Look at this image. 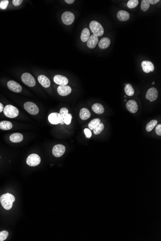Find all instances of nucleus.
Listing matches in <instances>:
<instances>
[{"instance_id": "nucleus-8", "label": "nucleus", "mask_w": 161, "mask_h": 241, "mask_svg": "<svg viewBox=\"0 0 161 241\" xmlns=\"http://www.w3.org/2000/svg\"><path fill=\"white\" fill-rule=\"evenodd\" d=\"M158 96V90L154 87L150 88L148 91L146 93V97L147 99L149 100L150 102H153L157 99Z\"/></svg>"}, {"instance_id": "nucleus-13", "label": "nucleus", "mask_w": 161, "mask_h": 241, "mask_svg": "<svg viewBox=\"0 0 161 241\" xmlns=\"http://www.w3.org/2000/svg\"><path fill=\"white\" fill-rule=\"evenodd\" d=\"M54 82L56 84L60 86L67 85L68 84V80L65 77L60 75H56L54 77Z\"/></svg>"}, {"instance_id": "nucleus-33", "label": "nucleus", "mask_w": 161, "mask_h": 241, "mask_svg": "<svg viewBox=\"0 0 161 241\" xmlns=\"http://www.w3.org/2000/svg\"><path fill=\"white\" fill-rule=\"evenodd\" d=\"M72 115L71 114L68 113V114H67L65 117L64 119V124L66 125H70L71 123V120H72Z\"/></svg>"}, {"instance_id": "nucleus-4", "label": "nucleus", "mask_w": 161, "mask_h": 241, "mask_svg": "<svg viewBox=\"0 0 161 241\" xmlns=\"http://www.w3.org/2000/svg\"><path fill=\"white\" fill-rule=\"evenodd\" d=\"M21 79L24 84L29 87H33L35 85V79L29 73H24L21 76Z\"/></svg>"}, {"instance_id": "nucleus-17", "label": "nucleus", "mask_w": 161, "mask_h": 241, "mask_svg": "<svg viewBox=\"0 0 161 241\" xmlns=\"http://www.w3.org/2000/svg\"><path fill=\"white\" fill-rule=\"evenodd\" d=\"M38 80L39 82L44 87L48 88L50 86V80H49L47 76L44 75H41L38 77Z\"/></svg>"}, {"instance_id": "nucleus-21", "label": "nucleus", "mask_w": 161, "mask_h": 241, "mask_svg": "<svg viewBox=\"0 0 161 241\" xmlns=\"http://www.w3.org/2000/svg\"><path fill=\"white\" fill-rule=\"evenodd\" d=\"M91 116V113L88 109L83 108L80 111V117L82 120H87Z\"/></svg>"}, {"instance_id": "nucleus-1", "label": "nucleus", "mask_w": 161, "mask_h": 241, "mask_svg": "<svg viewBox=\"0 0 161 241\" xmlns=\"http://www.w3.org/2000/svg\"><path fill=\"white\" fill-rule=\"evenodd\" d=\"M15 201V196L9 193L4 194L0 197V202L1 205L6 210H10L12 209L13 204Z\"/></svg>"}, {"instance_id": "nucleus-15", "label": "nucleus", "mask_w": 161, "mask_h": 241, "mask_svg": "<svg viewBox=\"0 0 161 241\" xmlns=\"http://www.w3.org/2000/svg\"><path fill=\"white\" fill-rule=\"evenodd\" d=\"M126 108L127 110L131 113H135L138 110V105L137 103L134 100H131L127 102L126 103Z\"/></svg>"}, {"instance_id": "nucleus-20", "label": "nucleus", "mask_w": 161, "mask_h": 241, "mask_svg": "<svg viewBox=\"0 0 161 241\" xmlns=\"http://www.w3.org/2000/svg\"><path fill=\"white\" fill-rule=\"evenodd\" d=\"M23 140V136L19 133H15L10 136V140L14 143H20Z\"/></svg>"}, {"instance_id": "nucleus-22", "label": "nucleus", "mask_w": 161, "mask_h": 241, "mask_svg": "<svg viewBox=\"0 0 161 241\" xmlns=\"http://www.w3.org/2000/svg\"><path fill=\"white\" fill-rule=\"evenodd\" d=\"M92 109L95 113L97 114H101L104 112V108L102 105L100 103H96L93 105Z\"/></svg>"}, {"instance_id": "nucleus-35", "label": "nucleus", "mask_w": 161, "mask_h": 241, "mask_svg": "<svg viewBox=\"0 0 161 241\" xmlns=\"http://www.w3.org/2000/svg\"><path fill=\"white\" fill-rule=\"evenodd\" d=\"M84 132H85V136H86V137L87 138L89 139V138L91 137L92 133L91 132L90 129H84Z\"/></svg>"}, {"instance_id": "nucleus-29", "label": "nucleus", "mask_w": 161, "mask_h": 241, "mask_svg": "<svg viewBox=\"0 0 161 241\" xmlns=\"http://www.w3.org/2000/svg\"><path fill=\"white\" fill-rule=\"evenodd\" d=\"M150 6V4L149 3V0H142L141 3V8L142 11L146 12L149 9Z\"/></svg>"}, {"instance_id": "nucleus-2", "label": "nucleus", "mask_w": 161, "mask_h": 241, "mask_svg": "<svg viewBox=\"0 0 161 241\" xmlns=\"http://www.w3.org/2000/svg\"><path fill=\"white\" fill-rule=\"evenodd\" d=\"M89 27L93 35L97 37L101 36L104 34V30L102 26L97 21H92L90 22Z\"/></svg>"}, {"instance_id": "nucleus-3", "label": "nucleus", "mask_w": 161, "mask_h": 241, "mask_svg": "<svg viewBox=\"0 0 161 241\" xmlns=\"http://www.w3.org/2000/svg\"><path fill=\"white\" fill-rule=\"evenodd\" d=\"M4 113L7 117L15 118L17 117L19 114V111L15 106L12 105H6L4 108Z\"/></svg>"}, {"instance_id": "nucleus-18", "label": "nucleus", "mask_w": 161, "mask_h": 241, "mask_svg": "<svg viewBox=\"0 0 161 241\" xmlns=\"http://www.w3.org/2000/svg\"><path fill=\"white\" fill-rule=\"evenodd\" d=\"M117 16L118 19L121 21H126L129 19L130 14L127 11L120 10L118 12Z\"/></svg>"}, {"instance_id": "nucleus-42", "label": "nucleus", "mask_w": 161, "mask_h": 241, "mask_svg": "<svg viewBox=\"0 0 161 241\" xmlns=\"http://www.w3.org/2000/svg\"><path fill=\"white\" fill-rule=\"evenodd\" d=\"M126 101H127V100H126V99L124 100V101H125V102H126Z\"/></svg>"}, {"instance_id": "nucleus-10", "label": "nucleus", "mask_w": 161, "mask_h": 241, "mask_svg": "<svg viewBox=\"0 0 161 241\" xmlns=\"http://www.w3.org/2000/svg\"><path fill=\"white\" fill-rule=\"evenodd\" d=\"M7 86L10 90L15 93H20L22 91V87L18 82L14 80H10L7 82Z\"/></svg>"}, {"instance_id": "nucleus-39", "label": "nucleus", "mask_w": 161, "mask_h": 241, "mask_svg": "<svg viewBox=\"0 0 161 241\" xmlns=\"http://www.w3.org/2000/svg\"><path fill=\"white\" fill-rule=\"evenodd\" d=\"M65 1L68 4H72L75 1L74 0H65Z\"/></svg>"}, {"instance_id": "nucleus-9", "label": "nucleus", "mask_w": 161, "mask_h": 241, "mask_svg": "<svg viewBox=\"0 0 161 241\" xmlns=\"http://www.w3.org/2000/svg\"><path fill=\"white\" fill-rule=\"evenodd\" d=\"M66 147L62 145H57L54 146L52 150V153L55 157H59L64 154Z\"/></svg>"}, {"instance_id": "nucleus-41", "label": "nucleus", "mask_w": 161, "mask_h": 241, "mask_svg": "<svg viewBox=\"0 0 161 241\" xmlns=\"http://www.w3.org/2000/svg\"><path fill=\"white\" fill-rule=\"evenodd\" d=\"M154 83H154V82H153V83H152V84L154 85Z\"/></svg>"}, {"instance_id": "nucleus-26", "label": "nucleus", "mask_w": 161, "mask_h": 241, "mask_svg": "<svg viewBox=\"0 0 161 241\" xmlns=\"http://www.w3.org/2000/svg\"><path fill=\"white\" fill-rule=\"evenodd\" d=\"M100 123H101V120L100 119H94L90 121V122L89 123V129H90L91 130H93Z\"/></svg>"}, {"instance_id": "nucleus-16", "label": "nucleus", "mask_w": 161, "mask_h": 241, "mask_svg": "<svg viewBox=\"0 0 161 241\" xmlns=\"http://www.w3.org/2000/svg\"><path fill=\"white\" fill-rule=\"evenodd\" d=\"M87 41L88 47L90 49H94L97 46V44H98V37L95 35H92L89 37Z\"/></svg>"}, {"instance_id": "nucleus-23", "label": "nucleus", "mask_w": 161, "mask_h": 241, "mask_svg": "<svg viewBox=\"0 0 161 241\" xmlns=\"http://www.w3.org/2000/svg\"><path fill=\"white\" fill-rule=\"evenodd\" d=\"M90 31L87 28H85L82 31L80 35V39L83 42H86L90 37Z\"/></svg>"}, {"instance_id": "nucleus-25", "label": "nucleus", "mask_w": 161, "mask_h": 241, "mask_svg": "<svg viewBox=\"0 0 161 241\" xmlns=\"http://www.w3.org/2000/svg\"><path fill=\"white\" fill-rule=\"evenodd\" d=\"M124 91L127 96H132L135 93V90L130 84H127L124 88Z\"/></svg>"}, {"instance_id": "nucleus-6", "label": "nucleus", "mask_w": 161, "mask_h": 241, "mask_svg": "<svg viewBox=\"0 0 161 241\" xmlns=\"http://www.w3.org/2000/svg\"><path fill=\"white\" fill-rule=\"evenodd\" d=\"M25 110L28 113L32 115H37L39 112V109L37 105L32 102H27L24 105Z\"/></svg>"}, {"instance_id": "nucleus-19", "label": "nucleus", "mask_w": 161, "mask_h": 241, "mask_svg": "<svg viewBox=\"0 0 161 241\" xmlns=\"http://www.w3.org/2000/svg\"><path fill=\"white\" fill-rule=\"evenodd\" d=\"M110 44L111 40L107 37L103 38L98 42V46L101 49H105L108 48Z\"/></svg>"}, {"instance_id": "nucleus-11", "label": "nucleus", "mask_w": 161, "mask_h": 241, "mask_svg": "<svg viewBox=\"0 0 161 241\" xmlns=\"http://www.w3.org/2000/svg\"><path fill=\"white\" fill-rule=\"evenodd\" d=\"M48 120L51 124L56 125L60 124L61 121V118L59 113H52L48 116Z\"/></svg>"}, {"instance_id": "nucleus-31", "label": "nucleus", "mask_w": 161, "mask_h": 241, "mask_svg": "<svg viewBox=\"0 0 161 241\" xmlns=\"http://www.w3.org/2000/svg\"><path fill=\"white\" fill-rule=\"evenodd\" d=\"M139 4V1L138 0H129L127 4V7L130 9L135 8L138 6Z\"/></svg>"}, {"instance_id": "nucleus-34", "label": "nucleus", "mask_w": 161, "mask_h": 241, "mask_svg": "<svg viewBox=\"0 0 161 241\" xmlns=\"http://www.w3.org/2000/svg\"><path fill=\"white\" fill-rule=\"evenodd\" d=\"M9 4V1L8 0H3L0 2V8L1 9H6L7 8Z\"/></svg>"}, {"instance_id": "nucleus-27", "label": "nucleus", "mask_w": 161, "mask_h": 241, "mask_svg": "<svg viewBox=\"0 0 161 241\" xmlns=\"http://www.w3.org/2000/svg\"><path fill=\"white\" fill-rule=\"evenodd\" d=\"M158 124V121L156 120H152L150 121L146 126V131L148 132H150Z\"/></svg>"}, {"instance_id": "nucleus-28", "label": "nucleus", "mask_w": 161, "mask_h": 241, "mask_svg": "<svg viewBox=\"0 0 161 241\" xmlns=\"http://www.w3.org/2000/svg\"><path fill=\"white\" fill-rule=\"evenodd\" d=\"M59 114H60V117L61 118V121L60 124L61 125H63L64 124V119L66 115L68 114V109L66 108H62L61 109H60V112H59Z\"/></svg>"}, {"instance_id": "nucleus-38", "label": "nucleus", "mask_w": 161, "mask_h": 241, "mask_svg": "<svg viewBox=\"0 0 161 241\" xmlns=\"http://www.w3.org/2000/svg\"><path fill=\"white\" fill-rule=\"evenodd\" d=\"M149 1L150 4H155L158 3L160 1L159 0H149Z\"/></svg>"}, {"instance_id": "nucleus-36", "label": "nucleus", "mask_w": 161, "mask_h": 241, "mask_svg": "<svg viewBox=\"0 0 161 241\" xmlns=\"http://www.w3.org/2000/svg\"><path fill=\"white\" fill-rule=\"evenodd\" d=\"M157 135L159 136L161 135V124L157 125L155 129Z\"/></svg>"}, {"instance_id": "nucleus-30", "label": "nucleus", "mask_w": 161, "mask_h": 241, "mask_svg": "<svg viewBox=\"0 0 161 241\" xmlns=\"http://www.w3.org/2000/svg\"><path fill=\"white\" fill-rule=\"evenodd\" d=\"M104 129V124L100 123V124H98V125L97 126L96 128H95L94 129V133L96 135H98L100 134L101 133V132H102V131Z\"/></svg>"}, {"instance_id": "nucleus-14", "label": "nucleus", "mask_w": 161, "mask_h": 241, "mask_svg": "<svg viewBox=\"0 0 161 241\" xmlns=\"http://www.w3.org/2000/svg\"><path fill=\"white\" fill-rule=\"evenodd\" d=\"M57 93L60 96H68L71 92V87L68 85L59 86L57 89Z\"/></svg>"}, {"instance_id": "nucleus-40", "label": "nucleus", "mask_w": 161, "mask_h": 241, "mask_svg": "<svg viewBox=\"0 0 161 241\" xmlns=\"http://www.w3.org/2000/svg\"><path fill=\"white\" fill-rule=\"evenodd\" d=\"M4 105H3V104L0 103V113L3 112V111H4Z\"/></svg>"}, {"instance_id": "nucleus-5", "label": "nucleus", "mask_w": 161, "mask_h": 241, "mask_svg": "<svg viewBox=\"0 0 161 241\" xmlns=\"http://www.w3.org/2000/svg\"><path fill=\"white\" fill-rule=\"evenodd\" d=\"M41 158L40 156L37 154H31L28 157L26 162L28 165L30 167L37 166L41 163Z\"/></svg>"}, {"instance_id": "nucleus-24", "label": "nucleus", "mask_w": 161, "mask_h": 241, "mask_svg": "<svg viewBox=\"0 0 161 241\" xmlns=\"http://www.w3.org/2000/svg\"><path fill=\"white\" fill-rule=\"evenodd\" d=\"M12 127V124L9 121H3L0 122V129L3 130H9Z\"/></svg>"}, {"instance_id": "nucleus-7", "label": "nucleus", "mask_w": 161, "mask_h": 241, "mask_svg": "<svg viewBox=\"0 0 161 241\" xmlns=\"http://www.w3.org/2000/svg\"><path fill=\"white\" fill-rule=\"evenodd\" d=\"M62 22L66 25H70L73 23L75 19V16L73 13L70 11H66L63 13L61 15Z\"/></svg>"}, {"instance_id": "nucleus-37", "label": "nucleus", "mask_w": 161, "mask_h": 241, "mask_svg": "<svg viewBox=\"0 0 161 241\" xmlns=\"http://www.w3.org/2000/svg\"><path fill=\"white\" fill-rule=\"evenodd\" d=\"M23 1L22 0H13V4L15 6H18L21 4Z\"/></svg>"}, {"instance_id": "nucleus-32", "label": "nucleus", "mask_w": 161, "mask_h": 241, "mask_svg": "<svg viewBox=\"0 0 161 241\" xmlns=\"http://www.w3.org/2000/svg\"><path fill=\"white\" fill-rule=\"evenodd\" d=\"M9 233L7 231L4 230L0 232V241H4L8 237Z\"/></svg>"}, {"instance_id": "nucleus-12", "label": "nucleus", "mask_w": 161, "mask_h": 241, "mask_svg": "<svg viewBox=\"0 0 161 241\" xmlns=\"http://www.w3.org/2000/svg\"><path fill=\"white\" fill-rule=\"evenodd\" d=\"M143 71L146 73H149L150 72L154 71V66L153 63L149 61H143L141 63Z\"/></svg>"}]
</instances>
